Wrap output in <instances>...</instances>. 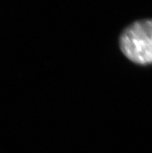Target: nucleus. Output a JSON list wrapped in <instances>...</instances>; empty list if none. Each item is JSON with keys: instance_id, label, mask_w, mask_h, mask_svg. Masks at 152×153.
<instances>
[{"instance_id": "1", "label": "nucleus", "mask_w": 152, "mask_h": 153, "mask_svg": "<svg viewBox=\"0 0 152 153\" xmlns=\"http://www.w3.org/2000/svg\"><path fill=\"white\" fill-rule=\"evenodd\" d=\"M119 48L135 64H152V19L137 20L126 27L119 37Z\"/></svg>"}]
</instances>
